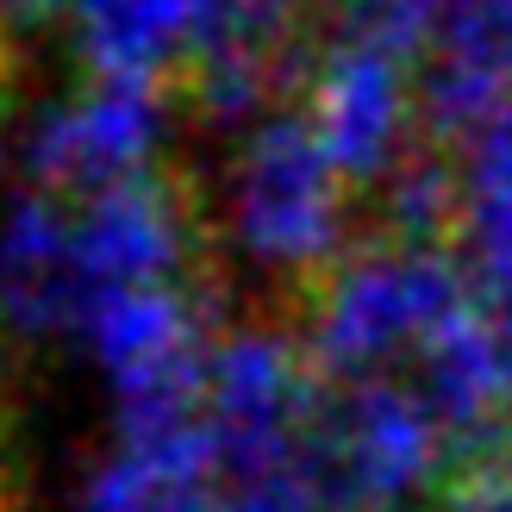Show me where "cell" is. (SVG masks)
I'll return each mask as SVG.
<instances>
[{"label": "cell", "mask_w": 512, "mask_h": 512, "mask_svg": "<svg viewBox=\"0 0 512 512\" xmlns=\"http://www.w3.org/2000/svg\"><path fill=\"white\" fill-rule=\"evenodd\" d=\"M419 94L406 82V57L363 38H331L313 69H306V119L338 163L350 188L388 182V175L413 157V119Z\"/></svg>", "instance_id": "obj_3"}, {"label": "cell", "mask_w": 512, "mask_h": 512, "mask_svg": "<svg viewBox=\"0 0 512 512\" xmlns=\"http://www.w3.org/2000/svg\"><path fill=\"white\" fill-rule=\"evenodd\" d=\"M163 132V82L100 75L94 88L50 107L25 138V175L44 194H100L138 175Z\"/></svg>", "instance_id": "obj_4"}, {"label": "cell", "mask_w": 512, "mask_h": 512, "mask_svg": "<svg viewBox=\"0 0 512 512\" xmlns=\"http://www.w3.org/2000/svg\"><path fill=\"white\" fill-rule=\"evenodd\" d=\"M344 175L325 157L313 119L275 113L250 132L238 150L232 182H225V238L238 244L250 269L288 281V313L306 300V288L344 256Z\"/></svg>", "instance_id": "obj_2"}, {"label": "cell", "mask_w": 512, "mask_h": 512, "mask_svg": "<svg viewBox=\"0 0 512 512\" xmlns=\"http://www.w3.org/2000/svg\"><path fill=\"white\" fill-rule=\"evenodd\" d=\"M88 294L69 256V200L32 188L13 200L7 232H0V331L19 344L82 331Z\"/></svg>", "instance_id": "obj_5"}, {"label": "cell", "mask_w": 512, "mask_h": 512, "mask_svg": "<svg viewBox=\"0 0 512 512\" xmlns=\"http://www.w3.org/2000/svg\"><path fill=\"white\" fill-rule=\"evenodd\" d=\"M469 294L475 281L456 263V250L375 238L363 250H344L306 288V300L294 306L300 350L325 381L375 375V363L419 350Z\"/></svg>", "instance_id": "obj_1"}, {"label": "cell", "mask_w": 512, "mask_h": 512, "mask_svg": "<svg viewBox=\"0 0 512 512\" xmlns=\"http://www.w3.org/2000/svg\"><path fill=\"white\" fill-rule=\"evenodd\" d=\"M213 13L219 0H69L75 38L100 75H144V82L182 69Z\"/></svg>", "instance_id": "obj_6"}]
</instances>
